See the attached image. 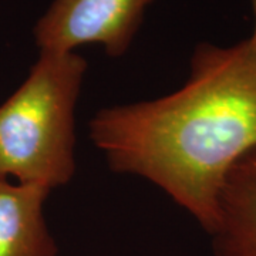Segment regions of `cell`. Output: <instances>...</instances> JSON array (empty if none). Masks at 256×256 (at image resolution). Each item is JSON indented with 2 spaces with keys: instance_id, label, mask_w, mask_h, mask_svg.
Listing matches in <instances>:
<instances>
[{
  "instance_id": "2",
  "label": "cell",
  "mask_w": 256,
  "mask_h": 256,
  "mask_svg": "<svg viewBox=\"0 0 256 256\" xmlns=\"http://www.w3.org/2000/svg\"><path fill=\"white\" fill-rule=\"evenodd\" d=\"M88 68L77 52H38L28 77L0 104V175L52 192L77 171L76 108Z\"/></svg>"
},
{
  "instance_id": "1",
  "label": "cell",
  "mask_w": 256,
  "mask_h": 256,
  "mask_svg": "<svg viewBox=\"0 0 256 256\" xmlns=\"http://www.w3.org/2000/svg\"><path fill=\"white\" fill-rule=\"evenodd\" d=\"M88 130L111 171L156 185L210 235L226 175L256 148V37L196 44L182 87L101 108Z\"/></svg>"
},
{
  "instance_id": "3",
  "label": "cell",
  "mask_w": 256,
  "mask_h": 256,
  "mask_svg": "<svg viewBox=\"0 0 256 256\" xmlns=\"http://www.w3.org/2000/svg\"><path fill=\"white\" fill-rule=\"evenodd\" d=\"M156 0H53L33 28L38 52L72 53L98 44L121 58L137 37Z\"/></svg>"
},
{
  "instance_id": "5",
  "label": "cell",
  "mask_w": 256,
  "mask_h": 256,
  "mask_svg": "<svg viewBox=\"0 0 256 256\" xmlns=\"http://www.w3.org/2000/svg\"><path fill=\"white\" fill-rule=\"evenodd\" d=\"M50 191L0 175V256H58L44 216Z\"/></svg>"
},
{
  "instance_id": "6",
  "label": "cell",
  "mask_w": 256,
  "mask_h": 256,
  "mask_svg": "<svg viewBox=\"0 0 256 256\" xmlns=\"http://www.w3.org/2000/svg\"><path fill=\"white\" fill-rule=\"evenodd\" d=\"M250 2V8H252V13H254V32L252 36L256 37V0H249Z\"/></svg>"
},
{
  "instance_id": "4",
  "label": "cell",
  "mask_w": 256,
  "mask_h": 256,
  "mask_svg": "<svg viewBox=\"0 0 256 256\" xmlns=\"http://www.w3.org/2000/svg\"><path fill=\"white\" fill-rule=\"evenodd\" d=\"M210 236L214 256H256V148L226 175Z\"/></svg>"
}]
</instances>
